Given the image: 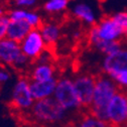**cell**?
<instances>
[{
    "mask_svg": "<svg viewBox=\"0 0 127 127\" xmlns=\"http://www.w3.org/2000/svg\"><path fill=\"white\" fill-rule=\"evenodd\" d=\"M119 90L120 89L114 83V81L106 74L102 73L96 75V84H95L93 100L87 112L106 122L107 107Z\"/></svg>",
    "mask_w": 127,
    "mask_h": 127,
    "instance_id": "1",
    "label": "cell"
},
{
    "mask_svg": "<svg viewBox=\"0 0 127 127\" xmlns=\"http://www.w3.org/2000/svg\"><path fill=\"white\" fill-rule=\"evenodd\" d=\"M30 112L37 122L45 124L61 123L68 116V112L54 97L35 101Z\"/></svg>",
    "mask_w": 127,
    "mask_h": 127,
    "instance_id": "2",
    "label": "cell"
},
{
    "mask_svg": "<svg viewBox=\"0 0 127 127\" xmlns=\"http://www.w3.org/2000/svg\"><path fill=\"white\" fill-rule=\"evenodd\" d=\"M53 97L68 113L78 111L82 108L73 79L66 77L58 79L57 87Z\"/></svg>",
    "mask_w": 127,
    "mask_h": 127,
    "instance_id": "3",
    "label": "cell"
},
{
    "mask_svg": "<svg viewBox=\"0 0 127 127\" xmlns=\"http://www.w3.org/2000/svg\"><path fill=\"white\" fill-rule=\"evenodd\" d=\"M110 127L127 124V91L119 90L107 107V121Z\"/></svg>",
    "mask_w": 127,
    "mask_h": 127,
    "instance_id": "4",
    "label": "cell"
},
{
    "mask_svg": "<svg viewBox=\"0 0 127 127\" xmlns=\"http://www.w3.org/2000/svg\"><path fill=\"white\" fill-rule=\"evenodd\" d=\"M34 102L30 92V81L25 78L18 79L11 92V103L13 107L19 111H30Z\"/></svg>",
    "mask_w": 127,
    "mask_h": 127,
    "instance_id": "5",
    "label": "cell"
},
{
    "mask_svg": "<svg viewBox=\"0 0 127 127\" xmlns=\"http://www.w3.org/2000/svg\"><path fill=\"white\" fill-rule=\"evenodd\" d=\"M74 85L77 91V94L80 99L82 108L88 110L90 107L96 84V75L92 74H81L74 79Z\"/></svg>",
    "mask_w": 127,
    "mask_h": 127,
    "instance_id": "6",
    "label": "cell"
},
{
    "mask_svg": "<svg viewBox=\"0 0 127 127\" xmlns=\"http://www.w3.org/2000/svg\"><path fill=\"white\" fill-rule=\"evenodd\" d=\"M19 44L22 54L30 61L37 60L45 52L46 47L39 29H32Z\"/></svg>",
    "mask_w": 127,
    "mask_h": 127,
    "instance_id": "7",
    "label": "cell"
},
{
    "mask_svg": "<svg viewBox=\"0 0 127 127\" xmlns=\"http://www.w3.org/2000/svg\"><path fill=\"white\" fill-rule=\"evenodd\" d=\"M99 38L106 41H120L123 38V31L113 20L112 16L103 17L96 24Z\"/></svg>",
    "mask_w": 127,
    "mask_h": 127,
    "instance_id": "8",
    "label": "cell"
},
{
    "mask_svg": "<svg viewBox=\"0 0 127 127\" xmlns=\"http://www.w3.org/2000/svg\"><path fill=\"white\" fill-rule=\"evenodd\" d=\"M102 70L107 76L117 72H127V50L121 49L112 55L106 56L102 64Z\"/></svg>",
    "mask_w": 127,
    "mask_h": 127,
    "instance_id": "9",
    "label": "cell"
},
{
    "mask_svg": "<svg viewBox=\"0 0 127 127\" xmlns=\"http://www.w3.org/2000/svg\"><path fill=\"white\" fill-rule=\"evenodd\" d=\"M22 54L20 44L9 38L0 40V62L5 65L13 66Z\"/></svg>",
    "mask_w": 127,
    "mask_h": 127,
    "instance_id": "10",
    "label": "cell"
},
{
    "mask_svg": "<svg viewBox=\"0 0 127 127\" xmlns=\"http://www.w3.org/2000/svg\"><path fill=\"white\" fill-rule=\"evenodd\" d=\"M57 83H58L57 78H54L50 81H44V82L30 81V92L32 94L34 101L53 97L57 87Z\"/></svg>",
    "mask_w": 127,
    "mask_h": 127,
    "instance_id": "11",
    "label": "cell"
},
{
    "mask_svg": "<svg viewBox=\"0 0 127 127\" xmlns=\"http://www.w3.org/2000/svg\"><path fill=\"white\" fill-rule=\"evenodd\" d=\"M31 30L32 27L27 23L25 19L19 21H10L7 29V38L20 43Z\"/></svg>",
    "mask_w": 127,
    "mask_h": 127,
    "instance_id": "12",
    "label": "cell"
},
{
    "mask_svg": "<svg viewBox=\"0 0 127 127\" xmlns=\"http://www.w3.org/2000/svg\"><path fill=\"white\" fill-rule=\"evenodd\" d=\"M54 78H56L55 68L51 63H37L30 73L31 81L34 82L50 81Z\"/></svg>",
    "mask_w": 127,
    "mask_h": 127,
    "instance_id": "13",
    "label": "cell"
},
{
    "mask_svg": "<svg viewBox=\"0 0 127 127\" xmlns=\"http://www.w3.org/2000/svg\"><path fill=\"white\" fill-rule=\"evenodd\" d=\"M39 31L46 46L55 45V43L60 38V27L55 23H42Z\"/></svg>",
    "mask_w": 127,
    "mask_h": 127,
    "instance_id": "14",
    "label": "cell"
},
{
    "mask_svg": "<svg viewBox=\"0 0 127 127\" xmlns=\"http://www.w3.org/2000/svg\"><path fill=\"white\" fill-rule=\"evenodd\" d=\"M73 13L75 14L76 17H78L79 19H82L86 23L89 24L95 23V15L93 13V10L86 3H79L75 5V7L73 8Z\"/></svg>",
    "mask_w": 127,
    "mask_h": 127,
    "instance_id": "15",
    "label": "cell"
},
{
    "mask_svg": "<svg viewBox=\"0 0 127 127\" xmlns=\"http://www.w3.org/2000/svg\"><path fill=\"white\" fill-rule=\"evenodd\" d=\"M75 127H110V126L107 122L100 120L87 112L85 115H83L79 119Z\"/></svg>",
    "mask_w": 127,
    "mask_h": 127,
    "instance_id": "16",
    "label": "cell"
},
{
    "mask_svg": "<svg viewBox=\"0 0 127 127\" xmlns=\"http://www.w3.org/2000/svg\"><path fill=\"white\" fill-rule=\"evenodd\" d=\"M94 46L101 53L105 54L106 56H109L121 50V42L120 41H106V40L100 39L94 44Z\"/></svg>",
    "mask_w": 127,
    "mask_h": 127,
    "instance_id": "17",
    "label": "cell"
},
{
    "mask_svg": "<svg viewBox=\"0 0 127 127\" xmlns=\"http://www.w3.org/2000/svg\"><path fill=\"white\" fill-rule=\"evenodd\" d=\"M68 5V1L66 0H47L44 3L43 8L46 12H59L64 10Z\"/></svg>",
    "mask_w": 127,
    "mask_h": 127,
    "instance_id": "18",
    "label": "cell"
},
{
    "mask_svg": "<svg viewBox=\"0 0 127 127\" xmlns=\"http://www.w3.org/2000/svg\"><path fill=\"white\" fill-rule=\"evenodd\" d=\"M108 77H110L114 83L118 86L120 90L127 91V72H117V73H112Z\"/></svg>",
    "mask_w": 127,
    "mask_h": 127,
    "instance_id": "19",
    "label": "cell"
},
{
    "mask_svg": "<svg viewBox=\"0 0 127 127\" xmlns=\"http://www.w3.org/2000/svg\"><path fill=\"white\" fill-rule=\"evenodd\" d=\"M113 20L123 31V38L127 39V11H121L112 15Z\"/></svg>",
    "mask_w": 127,
    "mask_h": 127,
    "instance_id": "20",
    "label": "cell"
},
{
    "mask_svg": "<svg viewBox=\"0 0 127 127\" xmlns=\"http://www.w3.org/2000/svg\"><path fill=\"white\" fill-rule=\"evenodd\" d=\"M25 20L27 23L32 27V29H39L42 25V20L41 17L39 16V14L34 12V11H27Z\"/></svg>",
    "mask_w": 127,
    "mask_h": 127,
    "instance_id": "21",
    "label": "cell"
},
{
    "mask_svg": "<svg viewBox=\"0 0 127 127\" xmlns=\"http://www.w3.org/2000/svg\"><path fill=\"white\" fill-rule=\"evenodd\" d=\"M27 11L22 9V8H17V9H12L7 15L10 19V21H19V20H24L26 17Z\"/></svg>",
    "mask_w": 127,
    "mask_h": 127,
    "instance_id": "22",
    "label": "cell"
},
{
    "mask_svg": "<svg viewBox=\"0 0 127 127\" xmlns=\"http://www.w3.org/2000/svg\"><path fill=\"white\" fill-rule=\"evenodd\" d=\"M10 23V19L7 14H3L0 16V40L7 37V29Z\"/></svg>",
    "mask_w": 127,
    "mask_h": 127,
    "instance_id": "23",
    "label": "cell"
},
{
    "mask_svg": "<svg viewBox=\"0 0 127 127\" xmlns=\"http://www.w3.org/2000/svg\"><path fill=\"white\" fill-rule=\"evenodd\" d=\"M30 64V60L23 54H21L19 56V58L16 60V62H15V64L13 65L14 68H17V69H23L25 67H27L28 65Z\"/></svg>",
    "mask_w": 127,
    "mask_h": 127,
    "instance_id": "24",
    "label": "cell"
},
{
    "mask_svg": "<svg viewBox=\"0 0 127 127\" xmlns=\"http://www.w3.org/2000/svg\"><path fill=\"white\" fill-rule=\"evenodd\" d=\"M13 2L19 7H30L33 6L37 0H13Z\"/></svg>",
    "mask_w": 127,
    "mask_h": 127,
    "instance_id": "25",
    "label": "cell"
},
{
    "mask_svg": "<svg viewBox=\"0 0 127 127\" xmlns=\"http://www.w3.org/2000/svg\"><path fill=\"white\" fill-rule=\"evenodd\" d=\"M9 79H10L9 72L5 69H0V83L4 84V83L9 81Z\"/></svg>",
    "mask_w": 127,
    "mask_h": 127,
    "instance_id": "26",
    "label": "cell"
},
{
    "mask_svg": "<svg viewBox=\"0 0 127 127\" xmlns=\"http://www.w3.org/2000/svg\"><path fill=\"white\" fill-rule=\"evenodd\" d=\"M4 14V10H3V8L0 6V16H2V15Z\"/></svg>",
    "mask_w": 127,
    "mask_h": 127,
    "instance_id": "27",
    "label": "cell"
},
{
    "mask_svg": "<svg viewBox=\"0 0 127 127\" xmlns=\"http://www.w3.org/2000/svg\"><path fill=\"white\" fill-rule=\"evenodd\" d=\"M123 127H127V124H125V125H124V126H123Z\"/></svg>",
    "mask_w": 127,
    "mask_h": 127,
    "instance_id": "28",
    "label": "cell"
}]
</instances>
